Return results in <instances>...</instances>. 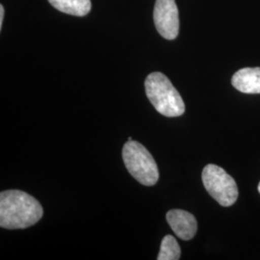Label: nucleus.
I'll return each mask as SVG.
<instances>
[{"mask_svg": "<svg viewBox=\"0 0 260 260\" xmlns=\"http://www.w3.org/2000/svg\"><path fill=\"white\" fill-rule=\"evenodd\" d=\"M55 9L76 17H84L91 11V0H48Z\"/></svg>", "mask_w": 260, "mask_h": 260, "instance_id": "6e6552de", "label": "nucleus"}, {"mask_svg": "<svg viewBox=\"0 0 260 260\" xmlns=\"http://www.w3.org/2000/svg\"><path fill=\"white\" fill-rule=\"evenodd\" d=\"M181 250L176 238L172 235H166L161 242L158 260H177L180 258Z\"/></svg>", "mask_w": 260, "mask_h": 260, "instance_id": "1a4fd4ad", "label": "nucleus"}, {"mask_svg": "<svg viewBox=\"0 0 260 260\" xmlns=\"http://www.w3.org/2000/svg\"><path fill=\"white\" fill-rule=\"evenodd\" d=\"M166 219L173 232L180 239L188 241L195 236L198 223L193 214L181 209H173L168 212Z\"/></svg>", "mask_w": 260, "mask_h": 260, "instance_id": "423d86ee", "label": "nucleus"}, {"mask_svg": "<svg viewBox=\"0 0 260 260\" xmlns=\"http://www.w3.org/2000/svg\"><path fill=\"white\" fill-rule=\"evenodd\" d=\"M233 87L244 93H260V68H244L233 76Z\"/></svg>", "mask_w": 260, "mask_h": 260, "instance_id": "0eeeda50", "label": "nucleus"}, {"mask_svg": "<svg viewBox=\"0 0 260 260\" xmlns=\"http://www.w3.org/2000/svg\"><path fill=\"white\" fill-rule=\"evenodd\" d=\"M3 19H4V7L2 5H0V29H2Z\"/></svg>", "mask_w": 260, "mask_h": 260, "instance_id": "9d476101", "label": "nucleus"}, {"mask_svg": "<svg viewBox=\"0 0 260 260\" xmlns=\"http://www.w3.org/2000/svg\"><path fill=\"white\" fill-rule=\"evenodd\" d=\"M202 178L206 191L219 205L228 207L237 201L236 182L223 168L209 164L204 169Z\"/></svg>", "mask_w": 260, "mask_h": 260, "instance_id": "20e7f679", "label": "nucleus"}, {"mask_svg": "<svg viewBox=\"0 0 260 260\" xmlns=\"http://www.w3.org/2000/svg\"><path fill=\"white\" fill-rule=\"evenodd\" d=\"M122 159L130 175L145 186H153L159 179L157 164L142 144L127 141L122 149Z\"/></svg>", "mask_w": 260, "mask_h": 260, "instance_id": "7ed1b4c3", "label": "nucleus"}, {"mask_svg": "<svg viewBox=\"0 0 260 260\" xmlns=\"http://www.w3.org/2000/svg\"><path fill=\"white\" fill-rule=\"evenodd\" d=\"M153 20L158 33L167 40H175L179 32V16L175 0H156Z\"/></svg>", "mask_w": 260, "mask_h": 260, "instance_id": "39448f33", "label": "nucleus"}, {"mask_svg": "<svg viewBox=\"0 0 260 260\" xmlns=\"http://www.w3.org/2000/svg\"><path fill=\"white\" fill-rule=\"evenodd\" d=\"M44 209L37 200L20 190L0 194V226L7 230L27 229L37 223Z\"/></svg>", "mask_w": 260, "mask_h": 260, "instance_id": "f257e3e1", "label": "nucleus"}, {"mask_svg": "<svg viewBox=\"0 0 260 260\" xmlns=\"http://www.w3.org/2000/svg\"><path fill=\"white\" fill-rule=\"evenodd\" d=\"M147 96L155 110L169 118L179 117L185 112V105L180 93L161 73H152L145 81Z\"/></svg>", "mask_w": 260, "mask_h": 260, "instance_id": "f03ea898", "label": "nucleus"}, {"mask_svg": "<svg viewBox=\"0 0 260 260\" xmlns=\"http://www.w3.org/2000/svg\"><path fill=\"white\" fill-rule=\"evenodd\" d=\"M258 192H259V193H260V182H259V184H258Z\"/></svg>", "mask_w": 260, "mask_h": 260, "instance_id": "9b49d317", "label": "nucleus"}]
</instances>
